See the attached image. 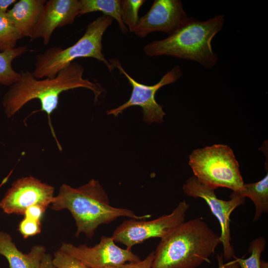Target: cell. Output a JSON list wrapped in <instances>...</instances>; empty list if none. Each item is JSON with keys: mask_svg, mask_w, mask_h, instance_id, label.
Here are the masks:
<instances>
[{"mask_svg": "<svg viewBox=\"0 0 268 268\" xmlns=\"http://www.w3.org/2000/svg\"><path fill=\"white\" fill-rule=\"evenodd\" d=\"M84 67L73 62L61 70L54 78L37 79L33 73L21 70L20 77L10 86L2 99L4 112L8 118L14 116L26 104L33 99H38L42 111L48 115L50 126L55 137L51 115L57 108L60 95L65 91L78 88L91 90L97 102L99 96L105 91L98 82L84 78Z\"/></svg>", "mask_w": 268, "mask_h": 268, "instance_id": "6da1fadb", "label": "cell"}, {"mask_svg": "<svg viewBox=\"0 0 268 268\" xmlns=\"http://www.w3.org/2000/svg\"><path fill=\"white\" fill-rule=\"evenodd\" d=\"M50 207L56 211L67 209L75 222V237L83 233L88 238L93 237L100 225L111 223L120 217L142 220L151 216H138L131 210L112 206L107 193L94 179L76 188L63 184Z\"/></svg>", "mask_w": 268, "mask_h": 268, "instance_id": "7a4b0ae2", "label": "cell"}, {"mask_svg": "<svg viewBox=\"0 0 268 268\" xmlns=\"http://www.w3.org/2000/svg\"><path fill=\"white\" fill-rule=\"evenodd\" d=\"M221 243L216 234L201 218L184 221L158 244L151 268H197Z\"/></svg>", "mask_w": 268, "mask_h": 268, "instance_id": "3957f363", "label": "cell"}, {"mask_svg": "<svg viewBox=\"0 0 268 268\" xmlns=\"http://www.w3.org/2000/svg\"><path fill=\"white\" fill-rule=\"evenodd\" d=\"M224 16L216 15L207 20L194 17L174 33L162 40L153 41L143 48L149 57L168 56L196 62L207 69L217 63L211 42L223 27Z\"/></svg>", "mask_w": 268, "mask_h": 268, "instance_id": "277c9868", "label": "cell"}, {"mask_svg": "<svg viewBox=\"0 0 268 268\" xmlns=\"http://www.w3.org/2000/svg\"><path fill=\"white\" fill-rule=\"evenodd\" d=\"M113 20L109 16H99L87 25L84 34L74 44L66 49L53 46L37 55L34 76L37 79L54 78L67 65L82 58L95 59L112 72L113 68L102 53V42L104 33Z\"/></svg>", "mask_w": 268, "mask_h": 268, "instance_id": "5b68a950", "label": "cell"}, {"mask_svg": "<svg viewBox=\"0 0 268 268\" xmlns=\"http://www.w3.org/2000/svg\"><path fill=\"white\" fill-rule=\"evenodd\" d=\"M189 164L194 176L214 190L224 187L237 192L244 184L239 163L228 145L217 144L195 149L189 156Z\"/></svg>", "mask_w": 268, "mask_h": 268, "instance_id": "8992f818", "label": "cell"}, {"mask_svg": "<svg viewBox=\"0 0 268 268\" xmlns=\"http://www.w3.org/2000/svg\"><path fill=\"white\" fill-rule=\"evenodd\" d=\"M109 62L113 68H118L120 73L128 79L132 87V91L130 99L126 102L115 109L107 111V115L117 117L126 109L137 106L141 108L143 120L146 123H162L166 114L162 106L156 102L155 96L160 88L173 83L181 77L183 71L180 67H174L168 71L157 83L152 85H147L140 83L132 78L124 70L117 59H111Z\"/></svg>", "mask_w": 268, "mask_h": 268, "instance_id": "52a82bcc", "label": "cell"}, {"mask_svg": "<svg viewBox=\"0 0 268 268\" xmlns=\"http://www.w3.org/2000/svg\"><path fill=\"white\" fill-rule=\"evenodd\" d=\"M190 205L180 201L169 214L149 221L130 218L118 226L112 234L115 242L122 244L127 249L152 238L164 237L185 221Z\"/></svg>", "mask_w": 268, "mask_h": 268, "instance_id": "ba28073f", "label": "cell"}, {"mask_svg": "<svg viewBox=\"0 0 268 268\" xmlns=\"http://www.w3.org/2000/svg\"><path fill=\"white\" fill-rule=\"evenodd\" d=\"M182 189L185 195L195 198L202 199L208 205L212 213L220 224V239L223 247V257L230 261L235 256L234 249L231 243L230 216L238 206L244 204L245 198L233 192L230 196V200L224 201L219 199L215 193V190L200 182L195 176L187 180Z\"/></svg>", "mask_w": 268, "mask_h": 268, "instance_id": "9c48e42d", "label": "cell"}, {"mask_svg": "<svg viewBox=\"0 0 268 268\" xmlns=\"http://www.w3.org/2000/svg\"><path fill=\"white\" fill-rule=\"evenodd\" d=\"M60 249L91 268H116L126 262L134 263L140 260L131 249L118 247L112 236H102L99 243L93 246L86 244L76 246L63 242Z\"/></svg>", "mask_w": 268, "mask_h": 268, "instance_id": "30bf717a", "label": "cell"}, {"mask_svg": "<svg viewBox=\"0 0 268 268\" xmlns=\"http://www.w3.org/2000/svg\"><path fill=\"white\" fill-rule=\"evenodd\" d=\"M55 188L32 176L16 180L0 201V208L8 214L24 215L28 207L39 204L50 205Z\"/></svg>", "mask_w": 268, "mask_h": 268, "instance_id": "8fae6325", "label": "cell"}, {"mask_svg": "<svg viewBox=\"0 0 268 268\" xmlns=\"http://www.w3.org/2000/svg\"><path fill=\"white\" fill-rule=\"evenodd\" d=\"M180 0H155L148 11L139 17L134 33L143 38L153 32L171 35L190 21Z\"/></svg>", "mask_w": 268, "mask_h": 268, "instance_id": "7c38bea8", "label": "cell"}, {"mask_svg": "<svg viewBox=\"0 0 268 268\" xmlns=\"http://www.w3.org/2000/svg\"><path fill=\"white\" fill-rule=\"evenodd\" d=\"M79 0L46 1L30 41L42 38L44 44H48L56 29L74 22L76 17L79 16Z\"/></svg>", "mask_w": 268, "mask_h": 268, "instance_id": "4fadbf2b", "label": "cell"}, {"mask_svg": "<svg viewBox=\"0 0 268 268\" xmlns=\"http://www.w3.org/2000/svg\"><path fill=\"white\" fill-rule=\"evenodd\" d=\"M45 0H20L6 12L23 37L31 38L43 12Z\"/></svg>", "mask_w": 268, "mask_h": 268, "instance_id": "5bb4252c", "label": "cell"}, {"mask_svg": "<svg viewBox=\"0 0 268 268\" xmlns=\"http://www.w3.org/2000/svg\"><path fill=\"white\" fill-rule=\"evenodd\" d=\"M46 249L42 245L33 246L28 253L19 251L9 234L0 231V255L8 261L9 268H40Z\"/></svg>", "mask_w": 268, "mask_h": 268, "instance_id": "9a60e30c", "label": "cell"}, {"mask_svg": "<svg viewBox=\"0 0 268 268\" xmlns=\"http://www.w3.org/2000/svg\"><path fill=\"white\" fill-rule=\"evenodd\" d=\"M267 174L259 181L244 184L241 189L235 192L244 198H249L254 204L255 213L253 222L259 220L264 213L268 212V171Z\"/></svg>", "mask_w": 268, "mask_h": 268, "instance_id": "2e32d148", "label": "cell"}, {"mask_svg": "<svg viewBox=\"0 0 268 268\" xmlns=\"http://www.w3.org/2000/svg\"><path fill=\"white\" fill-rule=\"evenodd\" d=\"M79 16L90 12L100 11L103 15L115 19L123 34H127L129 29L123 23L121 15L120 0H79Z\"/></svg>", "mask_w": 268, "mask_h": 268, "instance_id": "e0dca14e", "label": "cell"}, {"mask_svg": "<svg viewBox=\"0 0 268 268\" xmlns=\"http://www.w3.org/2000/svg\"><path fill=\"white\" fill-rule=\"evenodd\" d=\"M28 51L26 46L0 52V84L11 86L20 77L12 67V61Z\"/></svg>", "mask_w": 268, "mask_h": 268, "instance_id": "ac0fdd59", "label": "cell"}, {"mask_svg": "<svg viewBox=\"0 0 268 268\" xmlns=\"http://www.w3.org/2000/svg\"><path fill=\"white\" fill-rule=\"evenodd\" d=\"M22 38L23 35L11 23L6 13L0 12V51L15 48L17 41Z\"/></svg>", "mask_w": 268, "mask_h": 268, "instance_id": "d6986e66", "label": "cell"}, {"mask_svg": "<svg viewBox=\"0 0 268 268\" xmlns=\"http://www.w3.org/2000/svg\"><path fill=\"white\" fill-rule=\"evenodd\" d=\"M266 244V239L264 237H258L250 242L248 249L251 253L249 257L244 259L234 256L240 268H261V257Z\"/></svg>", "mask_w": 268, "mask_h": 268, "instance_id": "ffe728a7", "label": "cell"}, {"mask_svg": "<svg viewBox=\"0 0 268 268\" xmlns=\"http://www.w3.org/2000/svg\"><path fill=\"white\" fill-rule=\"evenodd\" d=\"M146 1L145 0H121V15L124 24L128 27L129 30L134 32L139 17L138 11Z\"/></svg>", "mask_w": 268, "mask_h": 268, "instance_id": "44dd1931", "label": "cell"}, {"mask_svg": "<svg viewBox=\"0 0 268 268\" xmlns=\"http://www.w3.org/2000/svg\"><path fill=\"white\" fill-rule=\"evenodd\" d=\"M52 263L55 268H91L60 249L54 253Z\"/></svg>", "mask_w": 268, "mask_h": 268, "instance_id": "7402d4cb", "label": "cell"}, {"mask_svg": "<svg viewBox=\"0 0 268 268\" xmlns=\"http://www.w3.org/2000/svg\"><path fill=\"white\" fill-rule=\"evenodd\" d=\"M18 230L24 239L38 234L41 231V221L24 217L20 222Z\"/></svg>", "mask_w": 268, "mask_h": 268, "instance_id": "603a6c76", "label": "cell"}, {"mask_svg": "<svg viewBox=\"0 0 268 268\" xmlns=\"http://www.w3.org/2000/svg\"><path fill=\"white\" fill-rule=\"evenodd\" d=\"M154 257V251L151 252L143 260L125 264L116 268H151Z\"/></svg>", "mask_w": 268, "mask_h": 268, "instance_id": "cb8c5ba5", "label": "cell"}, {"mask_svg": "<svg viewBox=\"0 0 268 268\" xmlns=\"http://www.w3.org/2000/svg\"><path fill=\"white\" fill-rule=\"evenodd\" d=\"M46 209V207L41 205H33L26 208L23 215L26 217L41 221Z\"/></svg>", "mask_w": 268, "mask_h": 268, "instance_id": "d4e9b609", "label": "cell"}, {"mask_svg": "<svg viewBox=\"0 0 268 268\" xmlns=\"http://www.w3.org/2000/svg\"><path fill=\"white\" fill-rule=\"evenodd\" d=\"M234 256L233 257V260L224 264L222 254H217L216 258L218 268H240L239 265Z\"/></svg>", "mask_w": 268, "mask_h": 268, "instance_id": "484cf974", "label": "cell"}, {"mask_svg": "<svg viewBox=\"0 0 268 268\" xmlns=\"http://www.w3.org/2000/svg\"><path fill=\"white\" fill-rule=\"evenodd\" d=\"M40 268H55L52 263V256L46 253L42 260Z\"/></svg>", "mask_w": 268, "mask_h": 268, "instance_id": "4316f807", "label": "cell"}, {"mask_svg": "<svg viewBox=\"0 0 268 268\" xmlns=\"http://www.w3.org/2000/svg\"><path fill=\"white\" fill-rule=\"evenodd\" d=\"M17 1L16 0H0V12L6 13L8 11V7Z\"/></svg>", "mask_w": 268, "mask_h": 268, "instance_id": "83f0119b", "label": "cell"}, {"mask_svg": "<svg viewBox=\"0 0 268 268\" xmlns=\"http://www.w3.org/2000/svg\"><path fill=\"white\" fill-rule=\"evenodd\" d=\"M261 268H268V262L261 260Z\"/></svg>", "mask_w": 268, "mask_h": 268, "instance_id": "f1b7e54d", "label": "cell"}]
</instances>
